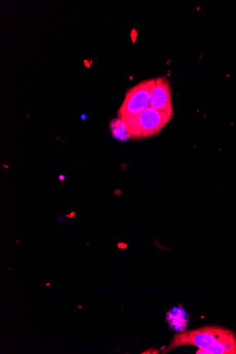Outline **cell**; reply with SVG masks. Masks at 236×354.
<instances>
[{
	"mask_svg": "<svg viewBox=\"0 0 236 354\" xmlns=\"http://www.w3.org/2000/svg\"><path fill=\"white\" fill-rule=\"evenodd\" d=\"M187 345L201 348L205 354H236V335L233 331L215 326L185 331L173 337L163 353Z\"/></svg>",
	"mask_w": 236,
	"mask_h": 354,
	"instance_id": "obj_1",
	"label": "cell"
},
{
	"mask_svg": "<svg viewBox=\"0 0 236 354\" xmlns=\"http://www.w3.org/2000/svg\"><path fill=\"white\" fill-rule=\"evenodd\" d=\"M155 87V78L145 80L127 91L117 112V118L125 124L137 117L149 107L150 97Z\"/></svg>",
	"mask_w": 236,
	"mask_h": 354,
	"instance_id": "obj_2",
	"label": "cell"
},
{
	"mask_svg": "<svg viewBox=\"0 0 236 354\" xmlns=\"http://www.w3.org/2000/svg\"><path fill=\"white\" fill-rule=\"evenodd\" d=\"M171 118L164 112L148 107L137 117L125 124L127 132L131 138H147L156 135L162 132Z\"/></svg>",
	"mask_w": 236,
	"mask_h": 354,
	"instance_id": "obj_3",
	"label": "cell"
},
{
	"mask_svg": "<svg viewBox=\"0 0 236 354\" xmlns=\"http://www.w3.org/2000/svg\"><path fill=\"white\" fill-rule=\"evenodd\" d=\"M171 93L167 78L164 76L155 78V87L150 97L149 107L173 117L174 110Z\"/></svg>",
	"mask_w": 236,
	"mask_h": 354,
	"instance_id": "obj_4",
	"label": "cell"
},
{
	"mask_svg": "<svg viewBox=\"0 0 236 354\" xmlns=\"http://www.w3.org/2000/svg\"><path fill=\"white\" fill-rule=\"evenodd\" d=\"M166 318L170 329L180 333L185 331L190 321L186 312L180 307L174 308L168 312Z\"/></svg>",
	"mask_w": 236,
	"mask_h": 354,
	"instance_id": "obj_5",
	"label": "cell"
},
{
	"mask_svg": "<svg viewBox=\"0 0 236 354\" xmlns=\"http://www.w3.org/2000/svg\"><path fill=\"white\" fill-rule=\"evenodd\" d=\"M110 128L112 136L117 140L127 141L131 138L130 134L127 132L126 125L119 118L113 119L110 122Z\"/></svg>",
	"mask_w": 236,
	"mask_h": 354,
	"instance_id": "obj_6",
	"label": "cell"
},
{
	"mask_svg": "<svg viewBox=\"0 0 236 354\" xmlns=\"http://www.w3.org/2000/svg\"><path fill=\"white\" fill-rule=\"evenodd\" d=\"M159 350L155 349L154 348H150L147 351L142 352V354H157L160 353Z\"/></svg>",
	"mask_w": 236,
	"mask_h": 354,
	"instance_id": "obj_7",
	"label": "cell"
},
{
	"mask_svg": "<svg viewBox=\"0 0 236 354\" xmlns=\"http://www.w3.org/2000/svg\"><path fill=\"white\" fill-rule=\"evenodd\" d=\"M74 214H75V213L72 212V213H71V214L69 215V216H67V217H69V218H72V217L74 216Z\"/></svg>",
	"mask_w": 236,
	"mask_h": 354,
	"instance_id": "obj_8",
	"label": "cell"
},
{
	"mask_svg": "<svg viewBox=\"0 0 236 354\" xmlns=\"http://www.w3.org/2000/svg\"><path fill=\"white\" fill-rule=\"evenodd\" d=\"M77 307H78V308L83 309V308H82V307L81 306V305H78Z\"/></svg>",
	"mask_w": 236,
	"mask_h": 354,
	"instance_id": "obj_9",
	"label": "cell"
}]
</instances>
